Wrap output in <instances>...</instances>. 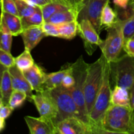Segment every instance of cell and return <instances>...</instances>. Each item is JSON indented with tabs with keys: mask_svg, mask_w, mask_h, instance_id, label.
Wrapping results in <instances>:
<instances>
[{
	"mask_svg": "<svg viewBox=\"0 0 134 134\" xmlns=\"http://www.w3.org/2000/svg\"><path fill=\"white\" fill-rule=\"evenodd\" d=\"M123 50L126 54L134 57V39L132 38L126 41L124 44Z\"/></svg>",
	"mask_w": 134,
	"mask_h": 134,
	"instance_id": "obj_35",
	"label": "cell"
},
{
	"mask_svg": "<svg viewBox=\"0 0 134 134\" xmlns=\"http://www.w3.org/2000/svg\"><path fill=\"white\" fill-rule=\"evenodd\" d=\"M46 36L59 37V32L57 25L44 22L42 26Z\"/></svg>",
	"mask_w": 134,
	"mask_h": 134,
	"instance_id": "obj_32",
	"label": "cell"
},
{
	"mask_svg": "<svg viewBox=\"0 0 134 134\" xmlns=\"http://www.w3.org/2000/svg\"><path fill=\"white\" fill-rule=\"evenodd\" d=\"M15 64L22 71L31 68L35 64L34 58L31 54V51L25 48L22 53L15 58Z\"/></svg>",
	"mask_w": 134,
	"mask_h": 134,
	"instance_id": "obj_24",
	"label": "cell"
},
{
	"mask_svg": "<svg viewBox=\"0 0 134 134\" xmlns=\"http://www.w3.org/2000/svg\"><path fill=\"white\" fill-rule=\"evenodd\" d=\"M56 134H91L92 129L83 120L76 116L67 118L56 126Z\"/></svg>",
	"mask_w": 134,
	"mask_h": 134,
	"instance_id": "obj_10",
	"label": "cell"
},
{
	"mask_svg": "<svg viewBox=\"0 0 134 134\" xmlns=\"http://www.w3.org/2000/svg\"><path fill=\"white\" fill-rule=\"evenodd\" d=\"M9 71L11 77L13 89L26 92L27 96V100L32 102V96L34 95L32 93L33 89L24 75L23 71L18 69L16 65L9 68Z\"/></svg>",
	"mask_w": 134,
	"mask_h": 134,
	"instance_id": "obj_12",
	"label": "cell"
},
{
	"mask_svg": "<svg viewBox=\"0 0 134 134\" xmlns=\"http://www.w3.org/2000/svg\"><path fill=\"white\" fill-rule=\"evenodd\" d=\"M133 124H134V116H133Z\"/></svg>",
	"mask_w": 134,
	"mask_h": 134,
	"instance_id": "obj_40",
	"label": "cell"
},
{
	"mask_svg": "<svg viewBox=\"0 0 134 134\" xmlns=\"http://www.w3.org/2000/svg\"><path fill=\"white\" fill-rule=\"evenodd\" d=\"M1 12L18 16V10L14 0H1Z\"/></svg>",
	"mask_w": 134,
	"mask_h": 134,
	"instance_id": "obj_31",
	"label": "cell"
},
{
	"mask_svg": "<svg viewBox=\"0 0 134 134\" xmlns=\"http://www.w3.org/2000/svg\"><path fill=\"white\" fill-rule=\"evenodd\" d=\"M130 0H113V3L117 9L126 10L129 6V3Z\"/></svg>",
	"mask_w": 134,
	"mask_h": 134,
	"instance_id": "obj_37",
	"label": "cell"
},
{
	"mask_svg": "<svg viewBox=\"0 0 134 134\" xmlns=\"http://www.w3.org/2000/svg\"><path fill=\"white\" fill-rule=\"evenodd\" d=\"M111 103L115 105L130 106L129 90L125 88L115 85L112 90Z\"/></svg>",
	"mask_w": 134,
	"mask_h": 134,
	"instance_id": "obj_18",
	"label": "cell"
},
{
	"mask_svg": "<svg viewBox=\"0 0 134 134\" xmlns=\"http://www.w3.org/2000/svg\"><path fill=\"white\" fill-rule=\"evenodd\" d=\"M75 83V77L73 76L71 70V71L69 72L65 76L64 79H63L62 82L61 86L68 89V90H71L73 87Z\"/></svg>",
	"mask_w": 134,
	"mask_h": 134,
	"instance_id": "obj_33",
	"label": "cell"
},
{
	"mask_svg": "<svg viewBox=\"0 0 134 134\" xmlns=\"http://www.w3.org/2000/svg\"><path fill=\"white\" fill-rule=\"evenodd\" d=\"M129 9H130L131 11L132 12L133 14L134 15V0H130L129 3Z\"/></svg>",
	"mask_w": 134,
	"mask_h": 134,
	"instance_id": "obj_39",
	"label": "cell"
},
{
	"mask_svg": "<svg viewBox=\"0 0 134 134\" xmlns=\"http://www.w3.org/2000/svg\"><path fill=\"white\" fill-rule=\"evenodd\" d=\"M24 29L22 20L18 15L1 12L0 32L9 33L13 36L21 35Z\"/></svg>",
	"mask_w": 134,
	"mask_h": 134,
	"instance_id": "obj_11",
	"label": "cell"
},
{
	"mask_svg": "<svg viewBox=\"0 0 134 134\" xmlns=\"http://www.w3.org/2000/svg\"><path fill=\"white\" fill-rule=\"evenodd\" d=\"M23 73L30 82L33 90L39 92L44 90L43 86L46 81L47 73L39 65L35 63L31 68L23 71Z\"/></svg>",
	"mask_w": 134,
	"mask_h": 134,
	"instance_id": "obj_13",
	"label": "cell"
},
{
	"mask_svg": "<svg viewBox=\"0 0 134 134\" xmlns=\"http://www.w3.org/2000/svg\"><path fill=\"white\" fill-rule=\"evenodd\" d=\"M78 34L83 41L85 51L89 55L92 54L97 47L103 42L94 25L87 19L81 20L79 22Z\"/></svg>",
	"mask_w": 134,
	"mask_h": 134,
	"instance_id": "obj_8",
	"label": "cell"
},
{
	"mask_svg": "<svg viewBox=\"0 0 134 134\" xmlns=\"http://www.w3.org/2000/svg\"><path fill=\"white\" fill-rule=\"evenodd\" d=\"M130 99V107L134 111V85L129 90Z\"/></svg>",
	"mask_w": 134,
	"mask_h": 134,
	"instance_id": "obj_38",
	"label": "cell"
},
{
	"mask_svg": "<svg viewBox=\"0 0 134 134\" xmlns=\"http://www.w3.org/2000/svg\"><path fill=\"white\" fill-rule=\"evenodd\" d=\"M132 38H133V39H134V36H133V37H132Z\"/></svg>",
	"mask_w": 134,
	"mask_h": 134,
	"instance_id": "obj_41",
	"label": "cell"
},
{
	"mask_svg": "<svg viewBox=\"0 0 134 134\" xmlns=\"http://www.w3.org/2000/svg\"><path fill=\"white\" fill-rule=\"evenodd\" d=\"M0 63L5 68H12L15 64V58L12 56L11 53L0 49Z\"/></svg>",
	"mask_w": 134,
	"mask_h": 134,
	"instance_id": "obj_29",
	"label": "cell"
},
{
	"mask_svg": "<svg viewBox=\"0 0 134 134\" xmlns=\"http://www.w3.org/2000/svg\"><path fill=\"white\" fill-rule=\"evenodd\" d=\"M88 65L89 64H87L85 61L82 56H80L75 62L71 64L72 73L75 79V83L73 87L69 90L78 107L80 119L88 124L92 129L85 96V85Z\"/></svg>",
	"mask_w": 134,
	"mask_h": 134,
	"instance_id": "obj_2",
	"label": "cell"
},
{
	"mask_svg": "<svg viewBox=\"0 0 134 134\" xmlns=\"http://www.w3.org/2000/svg\"><path fill=\"white\" fill-rule=\"evenodd\" d=\"M41 8L44 22H46L51 16L58 13V12L73 10L68 4L65 3L64 1H60V0H57V1L51 2Z\"/></svg>",
	"mask_w": 134,
	"mask_h": 134,
	"instance_id": "obj_19",
	"label": "cell"
},
{
	"mask_svg": "<svg viewBox=\"0 0 134 134\" xmlns=\"http://www.w3.org/2000/svg\"><path fill=\"white\" fill-rule=\"evenodd\" d=\"M107 0H86L78 15V21L87 19L92 22L99 34L101 28L102 9Z\"/></svg>",
	"mask_w": 134,
	"mask_h": 134,
	"instance_id": "obj_9",
	"label": "cell"
},
{
	"mask_svg": "<svg viewBox=\"0 0 134 134\" xmlns=\"http://www.w3.org/2000/svg\"><path fill=\"white\" fill-rule=\"evenodd\" d=\"M110 0H107L103 6L101 16V28L106 29L112 26L119 19L118 13L115 11L109 5Z\"/></svg>",
	"mask_w": 134,
	"mask_h": 134,
	"instance_id": "obj_20",
	"label": "cell"
},
{
	"mask_svg": "<svg viewBox=\"0 0 134 134\" xmlns=\"http://www.w3.org/2000/svg\"><path fill=\"white\" fill-rule=\"evenodd\" d=\"M27 96L26 92L14 90L10 96L8 105L12 109L14 110L22 106L25 101L27 99Z\"/></svg>",
	"mask_w": 134,
	"mask_h": 134,
	"instance_id": "obj_26",
	"label": "cell"
},
{
	"mask_svg": "<svg viewBox=\"0 0 134 134\" xmlns=\"http://www.w3.org/2000/svg\"><path fill=\"white\" fill-rule=\"evenodd\" d=\"M24 120L31 134H56L54 127L41 117L26 116Z\"/></svg>",
	"mask_w": 134,
	"mask_h": 134,
	"instance_id": "obj_15",
	"label": "cell"
},
{
	"mask_svg": "<svg viewBox=\"0 0 134 134\" xmlns=\"http://www.w3.org/2000/svg\"><path fill=\"white\" fill-rule=\"evenodd\" d=\"M111 78L115 86L130 90L134 85V57L126 54L111 62Z\"/></svg>",
	"mask_w": 134,
	"mask_h": 134,
	"instance_id": "obj_5",
	"label": "cell"
},
{
	"mask_svg": "<svg viewBox=\"0 0 134 134\" xmlns=\"http://www.w3.org/2000/svg\"><path fill=\"white\" fill-rule=\"evenodd\" d=\"M71 64H68L67 65H64L61 69L56 72L51 73H47L46 81L44 84L43 88L46 90H52L62 85L63 79L68 73L71 71Z\"/></svg>",
	"mask_w": 134,
	"mask_h": 134,
	"instance_id": "obj_16",
	"label": "cell"
},
{
	"mask_svg": "<svg viewBox=\"0 0 134 134\" xmlns=\"http://www.w3.org/2000/svg\"><path fill=\"white\" fill-rule=\"evenodd\" d=\"M104 62L105 56L102 54L95 62L89 64L88 68L85 85V96L89 116L102 85Z\"/></svg>",
	"mask_w": 134,
	"mask_h": 134,
	"instance_id": "obj_4",
	"label": "cell"
},
{
	"mask_svg": "<svg viewBox=\"0 0 134 134\" xmlns=\"http://www.w3.org/2000/svg\"><path fill=\"white\" fill-rule=\"evenodd\" d=\"M12 34L9 33L1 32V43H0V49H2L7 52H10L13 41Z\"/></svg>",
	"mask_w": 134,
	"mask_h": 134,
	"instance_id": "obj_30",
	"label": "cell"
},
{
	"mask_svg": "<svg viewBox=\"0 0 134 134\" xmlns=\"http://www.w3.org/2000/svg\"><path fill=\"white\" fill-rule=\"evenodd\" d=\"M79 14L73 10H68L60 11L51 16L46 22L58 25L65 22H71L73 20H78Z\"/></svg>",
	"mask_w": 134,
	"mask_h": 134,
	"instance_id": "obj_22",
	"label": "cell"
},
{
	"mask_svg": "<svg viewBox=\"0 0 134 134\" xmlns=\"http://www.w3.org/2000/svg\"><path fill=\"white\" fill-rule=\"evenodd\" d=\"M59 32V37L71 40L78 34L79 21L73 20L57 25Z\"/></svg>",
	"mask_w": 134,
	"mask_h": 134,
	"instance_id": "obj_21",
	"label": "cell"
},
{
	"mask_svg": "<svg viewBox=\"0 0 134 134\" xmlns=\"http://www.w3.org/2000/svg\"><path fill=\"white\" fill-rule=\"evenodd\" d=\"M124 20L119 18L115 24L105 29L107 37L99 46L102 54L109 62L117 60L123 50L124 44L123 35Z\"/></svg>",
	"mask_w": 134,
	"mask_h": 134,
	"instance_id": "obj_3",
	"label": "cell"
},
{
	"mask_svg": "<svg viewBox=\"0 0 134 134\" xmlns=\"http://www.w3.org/2000/svg\"><path fill=\"white\" fill-rule=\"evenodd\" d=\"M86 0H65V2L71 7L74 11L79 13Z\"/></svg>",
	"mask_w": 134,
	"mask_h": 134,
	"instance_id": "obj_34",
	"label": "cell"
},
{
	"mask_svg": "<svg viewBox=\"0 0 134 134\" xmlns=\"http://www.w3.org/2000/svg\"><path fill=\"white\" fill-rule=\"evenodd\" d=\"M13 110L7 104L0 100V130L2 131L5 126V120L11 115Z\"/></svg>",
	"mask_w": 134,
	"mask_h": 134,
	"instance_id": "obj_28",
	"label": "cell"
},
{
	"mask_svg": "<svg viewBox=\"0 0 134 134\" xmlns=\"http://www.w3.org/2000/svg\"><path fill=\"white\" fill-rule=\"evenodd\" d=\"M14 1L18 10V16L21 18L32 14L37 8V6L30 3L26 0H14Z\"/></svg>",
	"mask_w": 134,
	"mask_h": 134,
	"instance_id": "obj_25",
	"label": "cell"
},
{
	"mask_svg": "<svg viewBox=\"0 0 134 134\" xmlns=\"http://www.w3.org/2000/svg\"><path fill=\"white\" fill-rule=\"evenodd\" d=\"M13 86L12 82L11 77L9 69L5 68L1 72V85H0V92H1V99L5 104L9 103V99L13 93Z\"/></svg>",
	"mask_w": 134,
	"mask_h": 134,
	"instance_id": "obj_17",
	"label": "cell"
},
{
	"mask_svg": "<svg viewBox=\"0 0 134 134\" xmlns=\"http://www.w3.org/2000/svg\"><path fill=\"white\" fill-rule=\"evenodd\" d=\"M123 35H124V43L132 39L134 36V15L132 14L130 16L124 20L123 25Z\"/></svg>",
	"mask_w": 134,
	"mask_h": 134,
	"instance_id": "obj_27",
	"label": "cell"
},
{
	"mask_svg": "<svg viewBox=\"0 0 134 134\" xmlns=\"http://www.w3.org/2000/svg\"><path fill=\"white\" fill-rule=\"evenodd\" d=\"M51 95L56 102L58 107V116L55 124L69 117L76 116L80 119L78 107L72 96L70 90L62 86L49 90Z\"/></svg>",
	"mask_w": 134,
	"mask_h": 134,
	"instance_id": "obj_6",
	"label": "cell"
},
{
	"mask_svg": "<svg viewBox=\"0 0 134 134\" xmlns=\"http://www.w3.org/2000/svg\"><path fill=\"white\" fill-rule=\"evenodd\" d=\"M24 48L30 51L34 49L46 35L41 26H34L23 30L21 34Z\"/></svg>",
	"mask_w": 134,
	"mask_h": 134,
	"instance_id": "obj_14",
	"label": "cell"
},
{
	"mask_svg": "<svg viewBox=\"0 0 134 134\" xmlns=\"http://www.w3.org/2000/svg\"><path fill=\"white\" fill-rule=\"evenodd\" d=\"M110 78L111 62L107 61L105 58L102 85L97 95L92 109L90 113L92 133H102V129L101 127L102 120L106 111L111 104L112 90L110 83Z\"/></svg>",
	"mask_w": 134,
	"mask_h": 134,
	"instance_id": "obj_1",
	"label": "cell"
},
{
	"mask_svg": "<svg viewBox=\"0 0 134 134\" xmlns=\"http://www.w3.org/2000/svg\"><path fill=\"white\" fill-rule=\"evenodd\" d=\"M21 20L24 30L34 26H41L44 22L41 8L39 7H37L36 10L32 14L22 18Z\"/></svg>",
	"mask_w": 134,
	"mask_h": 134,
	"instance_id": "obj_23",
	"label": "cell"
},
{
	"mask_svg": "<svg viewBox=\"0 0 134 134\" xmlns=\"http://www.w3.org/2000/svg\"><path fill=\"white\" fill-rule=\"evenodd\" d=\"M32 102L39 111L40 117L51 123L56 130L55 121L58 116V107L56 102L49 90L37 92L32 96Z\"/></svg>",
	"mask_w": 134,
	"mask_h": 134,
	"instance_id": "obj_7",
	"label": "cell"
},
{
	"mask_svg": "<svg viewBox=\"0 0 134 134\" xmlns=\"http://www.w3.org/2000/svg\"><path fill=\"white\" fill-rule=\"evenodd\" d=\"M26 1H27V2H29L30 3L32 4V5H35V6L39 7H42L47 5V4L53 2V1H57V0H26ZM60 1H64V2H65V3H67L65 1V0H60Z\"/></svg>",
	"mask_w": 134,
	"mask_h": 134,
	"instance_id": "obj_36",
	"label": "cell"
}]
</instances>
